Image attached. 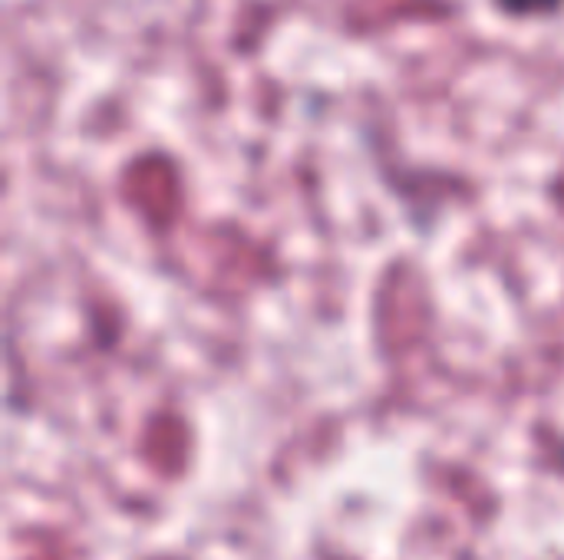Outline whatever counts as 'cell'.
<instances>
[{
    "instance_id": "cell-1",
    "label": "cell",
    "mask_w": 564,
    "mask_h": 560,
    "mask_svg": "<svg viewBox=\"0 0 564 560\" xmlns=\"http://www.w3.org/2000/svg\"><path fill=\"white\" fill-rule=\"evenodd\" d=\"M499 7L516 17H539V13H552L555 7H562V0H499Z\"/></svg>"
}]
</instances>
